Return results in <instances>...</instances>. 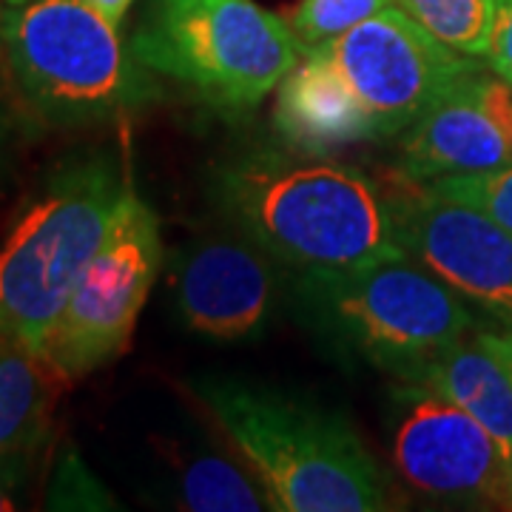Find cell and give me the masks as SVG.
<instances>
[{"instance_id":"obj_1","label":"cell","mask_w":512,"mask_h":512,"mask_svg":"<svg viewBox=\"0 0 512 512\" xmlns=\"http://www.w3.org/2000/svg\"><path fill=\"white\" fill-rule=\"evenodd\" d=\"M220 200L259 248L305 276L404 256L387 183L305 151H254L222 168Z\"/></svg>"},{"instance_id":"obj_2","label":"cell","mask_w":512,"mask_h":512,"mask_svg":"<svg viewBox=\"0 0 512 512\" xmlns=\"http://www.w3.org/2000/svg\"><path fill=\"white\" fill-rule=\"evenodd\" d=\"M205 413L262 478L276 510H390V487L359 433L339 413L271 387L208 376L191 384Z\"/></svg>"},{"instance_id":"obj_3","label":"cell","mask_w":512,"mask_h":512,"mask_svg":"<svg viewBox=\"0 0 512 512\" xmlns=\"http://www.w3.org/2000/svg\"><path fill=\"white\" fill-rule=\"evenodd\" d=\"M128 177L111 157L57 171L0 245V328L46 350L80 276L100 251Z\"/></svg>"},{"instance_id":"obj_4","label":"cell","mask_w":512,"mask_h":512,"mask_svg":"<svg viewBox=\"0 0 512 512\" xmlns=\"http://www.w3.org/2000/svg\"><path fill=\"white\" fill-rule=\"evenodd\" d=\"M3 46L23 100L57 126H92L154 92L120 26L83 0H26L3 20Z\"/></svg>"},{"instance_id":"obj_5","label":"cell","mask_w":512,"mask_h":512,"mask_svg":"<svg viewBox=\"0 0 512 512\" xmlns=\"http://www.w3.org/2000/svg\"><path fill=\"white\" fill-rule=\"evenodd\" d=\"M128 49L222 111L259 106L302 60L288 20L254 0H151Z\"/></svg>"},{"instance_id":"obj_6","label":"cell","mask_w":512,"mask_h":512,"mask_svg":"<svg viewBox=\"0 0 512 512\" xmlns=\"http://www.w3.org/2000/svg\"><path fill=\"white\" fill-rule=\"evenodd\" d=\"M305 279L330 328L399 382H413L441 350L476 328L464 299L407 254Z\"/></svg>"},{"instance_id":"obj_7","label":"cell","mask_w":512,"mask_h":512,"mask_svg":"<svg viewBox=\"0 0 512 512\" xmlns=\"http://www.w3.org/2000/svg\"><path fill=\"white\" fill-rule=\"evenodd\" d=\"M160 265V217L134 185H128L109 234L80 276L46 342V356L69 382L117 362L126 353Z\"/></svg>"},{"instance_id":"obj_8","label":"cell","mask_w":512,"mask_h":512,"mask_svg":"<svg viewBox=\"0 0 512 512\" xmlns=\"http://www.w3.org/2000/svg\"><path fill=\"white\" fill-rule=\"evenodd\" d=\"M390 458L413 493L453 507H512V464L498 441L433 387L399 382L387 402Z\"/></svg>"},{"instance_id":"obj_9","label":"cell","mask_w":512,"mask_h":512,"mask_svg":"<svg viewBox=\"0 0 512 512\" xmlns=\"http://www.w3.org/2000/svg\"><path fill=\"white\" fill-rule=\"evenodd\" d=\"M325 52L373 117L379 137L407 131L478 66V57L444 46L396 3L336 37Z\"/></svg>"},{"instance_id":"obj_10","label":"cell","mask_w":512,"mask_h":512,"mask_svg":"<svg viewBox=\"0 0 512 512\" xmlns=\"http://www.w3.org/2000/svg\"><path fill=\"white\" fill-rule=\"evenodd\" d=\"M402 251L447 288L512 325V234L464 200L399 174L387 183Z\"/></svg>"},{"instance_id":"obj_11","label":"cell","mask_w":512,"mask_h":512,"mask_svg":"<svg viewBox=\"0 0 512 512\" xmlns=\"http://www.w3.org/2000/svg\"><path fill=\"white\" fill-rule=\"evenodd\" d=\"M512 165V86L476 66L404 131L402 174L433 183Z\"/></svg>"},{"instance_id":"obj_12","label":"cell","mask_w":512,"mask_h":512,"mask_svg":"<svg viewBox=\"0 0 512 512\" xmlns=\"http://www.w3.org/2000/svg\"><path fill=\"white\" fill-rule=\"evenodd\" d=\"M256 242L211 237L177 271V308L188 328L220 345L256 339L274 308V271Z\"/></svg>"},{"instance_id":"obj_13","label":"cell","mask_w":512,"mask_h":512,"mask_svg":"<svg viewBox=\"0 0 512 512\" xmlns=\"http://www.w3.org/2000/svg\"><path fill=\"white\" fill-rule=\"evenodd\" d=\"M274 126L288 146L305 154H325L379 137L373 117L325 49L302 55L279 83Z\"/></svg>"},{"instance_id":"obj_14","label":"cell","mask_w":512,"mask_h":512,"mask_svg":"<svg viewBox=\"0 0 512 512\" xmlns=\"http://www.w3.org/2000/svg\"><path fill=\"white\" fill-rule=\"evenodd\" d=\"M458 404L498 441L512 464V376L478 328L464 333L413 379Z\"/></svg>"},{"instance_id":"obj_15","label":"cell","mask_w":512,"mask_h":512,"mask_svg":"<svg viewBox=\"0 0 512 512\" xmlns=\"http://www.w3.org/2000/svg\"><path fill=\"white\" fill-rule=\"evenodd\" d=\"M72 382L46 356L6 336L0 345V453H37L52 430V416Z\"/></svg>"},{"instance_id":"obj_16","label":"cell","mask_w":512,"mask_h":512,"mask_svg":"<svg viewBox=\"0 0 512 512\" xmlns=\"http://www.w3.org/2000/svg\"><path fill=\"white\" fill-rule=\"evenodd\" d=\"M183 507L194 512L276 510L274 498L254 470L222 456L194 458L180 478Z\"/></svg>"},{"instance_id":"obj_17","label":"cell","mask_w":512,"mask_h":512,"mask_svg":"<svg viewBox=\"0 0 512 512\" xmlns=\"http://www.w3.org/2000/svg\"><path fill=\"white\" fill-rule=\"evenodd\" d=\"M396 6L458 55L487 57L490 52L495 0H396Z\"/></svg>"},{"instance_id":"obj_18","label":"cell","mask_w":512,"mask_h":512,"mask_svg":"<svg viewBox=\"0 0 512 512\" xmlns=\"http://www.w3.org/2000/svg\"><path fill=\"white\" fill-rule=\"evenodd\" d=\"M396 0H302L291 12L293 37L302 49V55L328 49L336 37L350 32L362 20L373 18Z\"/></svg>"},{"instance_id":"obj_19","label":"cell","mask_w":512,"mask_h":512,"mask_svg":"<svg viewBox=\"0 0 512 512\" xmlns=\"http://www.w3.org/2000/svg\"><path fill=\"white\" fill-rule=\"evenodd\" d=\"M424 185H430L444 197L476 205L512 234V165L478 171V174H453Z\"/></svg>"},{"instance_id":"obj_20","label":"cell","mask_w":512,"mask_h":512,"mask_svg":"<svg viewBox=\"0 0 512 512\" xmlns=\"http://www.w3.org/2000/svg\"><path fill=\"white\" fill-rule=\"evenodd\" d=\"M487 63L512 86V0H495V26Z\"/></svg>"},{"instance_id":"obj_21","label":"cell","mask_w":512,"mask_h":512,"mask_svg":"<svg viewBox=\"0 0 512 512\" xmlns=\"http://www.w3.org/2000/svg\"><path fill=\"white\" fill-rule=\"evenodd\" d=\"M35 453H0V512L18 510L20 490L29 481V458Z\"/></svg>"},{"instance_id":"obj_22","label":"cell","mask_w":512,"mask_h":512,"mask_svg":"<svg viewBox=\"0 0 512 512\" xmlns=\"http://www.w3.org/2000/svg\"><path fill=\"white\" fill-rule=\"evenodd\" d=\"M478 333H481V339L487 342V348L493 350L495 356L504 362V367L510 370L512 376V325H504V328L498 330L478 328Z\"/></svg>"},{"instance_id":"obj_23","label":"cell","mask_w":512,"mask_h":512,"mask_svg":"<svg viewBox=\"0 0 512 512\" xmlns=\"http://www.w3.org/2000/svg\"><path fill=\"white\" fill-rule=\"evenodd\" d=\"M83 3H89V6H92V9H97L103 18L111 20L114 26H120L134 0H83Z\"/></svg>"},{"instance_id":"obj_24","label":"cell","mask_w":512,"mask_h":512,"mask_svg":"<svg viewBox=\"0 0 512 512\" xmlns=\"http://www.w3.org/2000/svg\"><path fill=\"white\" fill-rule=\"evenodd\" d=\"M9 6H20V3H26V0H6Z\"/></svg>"},{"instance_id":"obj_25","label":"cell","mask_w":512,"mask_h":512,"mask_svg":"<svg viewBox=\"0 0 512 512\" xmlns=\"http://www.w3.org/2000/svg\"><path fill=\"white\" fill-rule=\"evenodd\" d=\"M3 339H6V333H3V328H0V345H3Z\"/></svg>"}]
</instances>
